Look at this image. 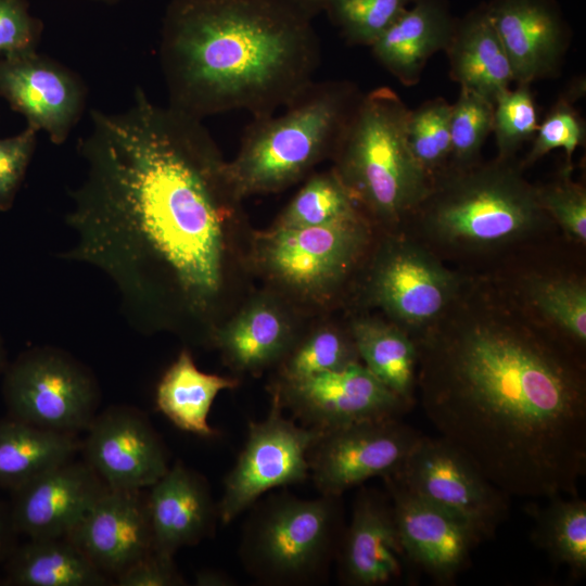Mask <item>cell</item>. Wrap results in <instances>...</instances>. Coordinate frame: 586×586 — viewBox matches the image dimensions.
<instances>
[{"label": "cell", "mask_w": 586, "mask_h": 586, "mask_svg": "<svg viewBox=\"0 0 586 586\" xmlns=\"http://www.w3.org/2000/svg\"><path fill=\"white\" fill-rule=\"evenodd\" d=\"M392 501L400 544L409 563L440 582L451 581L482 539L464 521L382 477Z\"/></svg>", "instance_id": "e0dca14e"}, {"label": "cell", "mask_w": 586, "mask_h": 586, "mask_svg": "<svg viewBox=\"0 0 586 586\" xmlns=\"http://www.w3.org/2000/svg\"><path fill=\"white\" fill-rule=\"evenodd\" d=\"M37 132L27 125L16 136L0 139V212L13 206L36 148Z\"/></svg>", "instance_id": "60d3db41"}, {"label": "cell", "mask_w": 586, "mask_h": 586, "mask_svg": "<svg viewBox=\"0 0 586 586\" xmlns=\"http://www.w3.org/2000/svg\"><path fill=\"white\" fill-rule=\"evenodd\" d=\"M198 586H231L233 581L225 573L215 570H202L195 574Z\"/></svg>", "instance_id": "ee69618b"}, {"label": "cell", "mask_w": 586, "mask_h": 586, "mask_svg": "<svg viewBox=\"0 0 586 586\" xmlns=\"http://www.w3.org/2000/svg\"><path fill=\"white\" fill-rule=\"evenodd\" d=\"M546 500L527 509L534 519L532 538L555 563L579 578L586 573V501L578 495Z\"/></svg>", "instance_id": "f546056e"}, {"label": "cell", "mask_w": 586, "mask_h": 586, "mask_svg": "<svg viewBox=\"0 0 586 586\" xmlns=\"http://www.w3.org/2000/svg\"><path fill=\"white\" fill-rule=\"evenodd\" d=\"M456 22L446 0H415L370 47L372 54L402 85L415 86L429 59L448 47Z\"/></svg>", "instance_id": "603a6c76"}, {"label": "cell", "mask_w": 586, "mask_h": 586, "mask_svg": "<svg viewBox=\"0 0 586 586\" xmlns=\"http://www.w3.org/2000/svg\"><path fill=\"white\" fill-rule=\"evenodd\" d=\"M359 213V206L334 169L313 176L284 208L276 226L327 225Z\"/></svg>", "instance_id": "1f68e13d"}, {"label": "cell", "mask_w": 586, "mask_h": 586, "mask_svg": "<svg viewBox=\"0 0 586 586\" xmlns=\"http://www.w3.org/2000/svg\"><path fill=\"white\" fill-rule=\"evenodd\" d=\"M7 367V353L3 344V340L0 335V373L4 371Z\"/></svg>", "instance_id": "bcb514c9"}, {"label": "cell", "mask_w": 586, "mask_h": 586, "mask_svg": "<svg viewBox=\"0 0 586 586\" xmlns=\"http://www.w3.org/2000/svg\"><path fill=\"white\" fill-rule=\"evenodd\" d=\"M174 557L150 551L116 576L119 586H176L184 581Z\"/></svg>", "instance_id": "b9f144b4"}, {"label": "cell", "mask_w": 586, "mask_h": 586, "mask_svg": "<svg viewBox=\"0 0 586 586\" xmlns=\"http://www.w3.org/2000/svg\"><path fill=\"white\" fill-rule=\"evenodd\" d=\"M522 169L513 158L497 157L446 169L413 216L432 243L449 250H488L520 240L550 220Z\"/></svg>", "instance_id": "5b68a950"}, {"label": "cell", "mask_w": 586, "mask_h": 586, "mask_svg": "<svg viewBox=\"0 0 586 586\" xmlns=\"http://www.w3.org/2000/svg\"><path fill=\"white\" fill-rule=\"evenodd\" d=\"M275 391L292 417L319 431L366 420L400 418L411 407L361 362L302 381L283 382Z\"/></svg>", "instance_id": "5bb4252c"}, {"label": "cell", "mask_w": 586, "mask_h": 586, "mask_svg": "<svg viewBox=\"0 0 586 586\" xmlns=\"http://www.w3.org/2000/svg\"><path fill=\"white\" fill-rule=\"evenodd\" d=\"M42 23L33 16L26 0H0V56L36 51Z\"/></svg>", "instance_id": "ab89813d"}, {"label": "cell", "mask_w": 586, "mask_h": 586, "mask_svg": "<svg viewBox=\"0 0 586 586\" xmlns=\"http://www.w3.org/2000/svg\"><path fill=\"white\" fill-rule=\"evenodd\" d=\"M445 52L450 78L460 88L470 89L493 104L514 82L509 59L486 4L457 20Z\"/></svg>", "instance_id": "cb8c5ba5"}, {"label": "cell", "mask_w": 586, "mask_h": 586, "mask_svg": "<svg viewBox=\"0 0 586 586\" xmlns=\"http://www.w3.org/2000/svg\"><path fill=\"white\" fill-rule=\"evenodd\" d=\"M146 495L153 550L175 552L202 540L218 515L205 480L177 462Z\"/></svg>", "instance_id": "7402d4cb"}, {"label": "cell", "mask_w": 586, "mask_h": 586, "mask_svg": "<svg viewBox=\"0 0 586 586\" xmlns=\"http://www.w3.org/2000/svg\"><path fill=\"white\" fill-rule=\"evenodd\" d=\"M571 166L560 176L542 187H536L538 202L546 215L558 224L572 239L586 241V191L571 179Z\"/></svg>", "instance_id": "f35d334b"}, {"label": "cell", "mask_w": 586, "mask_h": 586, "mask_svg": "<svg viewBox=\"0 0 586 586\" xmlns=\"http://www.w3.org/2000/svg\"><path fill=\"white\" fill-rule=\"evenodd\" d=\"M92 1L101 2V3H105V4H116V3H118L120 0H92Z\"/></svg>", "instance_id": "7dc6e473"}, {"label": "cell", "mask_w": 586, "mask_h": 586, "mask_svg": "<svg viewBox=\"0 0 586 586\" xmlns=\"http://www.w3.org/2000/svg\"><path fill=\"white\" fill-rule=\"evenodd\" d=\"M15 530L11 520L10 509L0 501V561L10 555Z\"/></svg>", "instance_id": "7bdbcfd3"}, {"label": "cell", "mask_w": 586, "mask_h": 586, "mask_svg": "<svg viewBox=\"0 0 586 586\" xmlns=\"http://www.w3.org/2000/svg\"><path fill=\"white\" fill-rule=\"evenodd\" d=\"M66 538L104 574L117 576L153 550L146 496L107 487Z\"/></svg>", "instance_id": "ffe728a7"}, {"label": "cell", "mask_w": 586, "mask_h": 586, "mask_svg": "<svg viewBox=\"0 0 586 586\" xmlns=\"http://www.w3.org/2000/svg\"><path fill=\"white\" fill-rule=\"evenodd\" d=\"M351 335L361 364L387 388L412 406L417 387L415 340L396 323L357 320Z\"/></svg>", "instance_id": "f1b7e54d"}, {"label": "cell", "mask_w": 586, "mask_h": 586, "mask_svg": "<svg viewBox=\"0 0 586 586\" xmlns=\"http://www.w3.org/2000/svg\"><path fill=\"white\" fill-rule=\"evenodd\" d=\"M415 0H328L323 13L348 44L371 47Z\"/></svg>", "instance_id": "d590c367"}, {"label": "cell", "mask_w": 586, "mask_h": 586, "mask_svg": "<svg viewBox=\"0 0 586 586\" xmlns=\"http://www.w3.org/2000/svg\"><path fill=\"white\" fill-rule=\"evenodd\" d=\"M3 372V399L13 418L76 434L86 431L97 415L100 390L94 375L61 348H29Z\"/></svg>", "instance_id": "ba28073f"}, {"label": "cell", "mask_w": 586, "mask_h": 586, "mask_svg": "<svg viewBox=\"0 0 586 586\" xmlns=\"http://www.w3.org/2000/svg\"><path fill=\"white\" fill-rule=\"evenodd\" d=\"M0 97L28 126L62 144L81 116L86 89L68 68L34 51L0 56Z\"/></svg>", "instance_id": "2e32d148"}, {"label": "cell", "mask_w": 586, "mask_h": 586, "mask_svg": "<svg viewBox=\"0 0 586 586\" xmlns=\"http://www.w3.org/2000/svg\"><path fill=\"white\" fill-rule=\"evenodd\" d=\"M526 298L544 328L576 352L585 347L586 286L581 279L534 278L526 286Z\"/></svg>", "instance_id": "4dcf8cb0"}, {"label": "cell", "mask_w": 586, "mask_h": 586, "mask_svg": "<svg viewBox=\"0 0 586 586\" xmlns=\"http://www.w3.org/2000/svg\"><path fill=\"white\" fill-rule=\"evenodd\" d=\"M409 111L388 87L361 94L333 155L358 206L386 224L413 216L434 183L409 148Z\"/></svg>", "instance_id": "8992f818"}, {"label": "cell", "mask_w": 586, "mask_h": 586, "mask_svg": "<svg viewBox=\"0 0 586 586\" xmlns=\"http://www.w3.org/2000/svg\"><path fill=\"white\" fill-rule=\"evenodd\" d=\"M361 213L314 227L275 226L259 242L267 271L293 290L323 293L348 272L367 242Z\"/></svg>", "instance_id": "7c38bea8"}, {"label": "cell", "mask_w": 586, "mask_h": 586, "mask_svg": "<svg viewBox=\"0 0 586 586\" xmlns=\"http://www.w3.org/2000/svg\"><path fill=\"white\" fill-rule=\"evenodd\" d=\"M238 384L237 379L201 371L191 353L183 349L156 387V407L178 429L214 437L217 433L208 423L211 407L219 392Z\"/></svg>", "instance_id": "d4e9b609"}, {"label": "cell", "mask_w": 586, "mask_h": 586, "mask_svg": "<svg viewBox=\"0 0 586 586\" xmlns=\"http://www.w3.org/2000/svg\"><path fill=\"white\" fill-rule=\"evenodd\" d=\"M421 436L400 418L320 431L308 451L309 476L321 495L341 497L369 479L397 472Z\"/></svg>", "instance_id": "8fae6325"}, {"label": "cell", "mask_w": 586, "mask_h": 586, "mask_svg": "<svg viewBox=\"0 0 586 586\" xmlns=\"http://www.w3.org/2000/svg\"><path fill=\"white\" fill-rule=\"evenodd\" d=\"M361 362L352 335L332 328L315 331L291 353L282 367L283 382H297Z\"/></svg>", "instance_id": "e575fe53"}, {"label": "cell", "mask_w": 586, "mask_h": 586, "mask_svg": "<svg viewBox=\"0 0 586 586\" xmlns=\"http://www.w3.org/2000/svg\"><path fill=\"white\" fill-rule=\"evenodd\" d=\"M106 488L86 461L63 462L12 492L14 530L34 539L67 537Z\"/></svg>", "instance_id": "d6986e66"}, {"label": "cell", "mask_w": 586, "mask_h": 586, "mask_svg": "<svg viewBox=\"0 0 586 586\" xmlns=\"http://www.w3.org/2000/svg\"><path fill=\"white\" fill-rule=\"evenodd\" d=\"M408 491L492 538L509 512L508 496L447 441L422 435L393 474Z\"/></svg>", "instance_id": "9c48e42d"}, {"label": "cell", "mask_w": 586, "mask_h": 586, "mask_svg": "<svg viewBox=\"0 0 586 586\" xmlns=\"http://www.w3.org/2000/svg\"><path fill=\"white\" fill-rule=\"evenodd\" d=\"M570 92L559 98L556 104L546 115L533 138V144L526 154L521 167H527L555 149H563L566 162L571 158L578 146L585 141V124L576 112L573 103L576 98L584 93L579 86L572 88Z\"/></svg>", "instance_id": "74e56055"}, {"label": "cell", "mask_w": 586, "mask_h": 586, "mask_svg": "<svg viewBox=\"0 0 586 586\" xmlns=\"http://www.w3.org/2000/svg\"><path fill=\"white\" fill-rule=\"evenodd\" d=\"M370 284L374 301L415 336L445 314L461 289L457 276L409 240L394 241L385 249Z\"/></svg>", "instance_id": "4fadbf2b"}, {"label": "cell", "mask_w": 586, "mask_h": 586, "mask_svg": "<svg viewBox=\"0 0 586 586\" xmlns=\"http://www.w3.org/2000/svg\"><path fill=\"white\" fill-rule=\"evenodd\" d=\"M309 18L323 13L328 0H284Z\"/></svg>", "instance_id": "f6af8a7d"}, {"label": "cell", "mask_w": 586, "mask_h": 586, "mask_svg": "<svg viewBox=\"0 0 586 586\" xmlns=\"http://www.w3.org/2000/svg\"><path fill=\"white\" fill-rule=\"evenodd\" d=\"M341 578L351 586H375L397 579L408 563L390 496L360 489L337 548Z\"/></svg>", "instance_id": "44dd1931"}, {"label": "cell", "mask_w": 586, "mask_h": 586, "mask_svg": "<svg viewBox=\"0 0 586 586\" xmlns=\"http://www.w3.org/2000/svg\"><path fill=\"white\" fill-rule=\"evenodd\" d=\"M451 104L434 98L410 110L407 119V140L420 166L433 179L447 167L450 155Z\"/></svg>", "instance_id": "d6a6232c"}, {"label": "cell", "mask_w": 586, "mask_h": 586, "mask_svg": "<svg viewBox=\"0 0 586 586\" xmlns=\"http://www.w3.org/2000/svg\"><path fill=\"white\" fill-rule=\"evenodd\" d=\"M277 392L268 416L251 421L245 445L224 481L217 505L224 524L238 518L266 492L309 477L308 451L319 430L283 416Z\"/></svg>", "instance_id": "30bf717a"}, {"label": "cell", "mask_w": 586, "mask_h": 586, "mask_svg": "<svg viewBox=\"0 0 586 586\" xmlns=\"http://www.w3.org/2000/svg\"><path fill=\"white\" fill-rule=\"evenodd\" d=\"M160 58L170 106L258 118L315 81L321 48L313 20L284 0H171Z\"/></svg>", "instance_id": "3957f363"}, {"label": "cell", "mask_w": 586, "mask_h": 586, "mask_svg": "<svg viewBox=\"0 0 586 586\" xmlns=\"http://www.w3.org/2000/svg\"><path fill=\"white\" fill-rule=\"evenodd\" d=\"M530 84H517L494 102L493 130L500 160H512L518 150L533 140L537 129V113Z\"/></svg>", "instance_id": "8d00e7d4"}, {"label": "cell", "mask_w": 586, "mask_h": 586, "mask_svg": "<svg viewBox=\"0 0 586 586\" xmlns=\"http://www.w3.org/2000/svg\"><path fill=\"white\" fill-rule=\"evenodd\" d=\"M214 340L231 367L256 371L288 354L292 335L279 310L256 303L218 329Z\"/></svg>", "instance_id": "83f0119b"}, {"label": "cell", "mask_w": 586, "mask_h": 586, "mask_svg": "<svg viewBox=\"0 0 586 586\" xmlns=\"http://www.w3.org/2000/svg\"><path fill=\"white\" fill-rule=\"evenodd\" d=\"M339 499L282 494L265 500L247 520L241 544L242 560L251 574L282 585L318 577L343 533Z\"/></svg>", "instance_id": "52a82bcc"}, {"label": "cell", "mask_w": 586, "mask_h": 586, "mask_svg": "<svg viewBox=\"0 0 586 586\" xmlns=\"http://www.w3.org/2000/svg\"><path fill=\"white\" fill-rule=\"evenodd\" d=\"M86 431L80 450L109 488L142 491L169 469L158 435L133 408H107L95 415Z\"/></svg>", "instance_id": "9a60e30c"}, {"label": "cell", "mask_w": 586, "mask_h": 586, "mask_svg": "<svg viewBox=\"0 0 586 586\" xmlns=\"http://www.w3.org/2000/svg\"><path fill=\"white\" fill-rule=\"evenodd\" d=\"M486 9L515 84L531 85L559 74L571 30L556 0H492Z\"/></svg>", "instance_id": "ac0fdd59"}, {"label": "cell", "mask_w": 586, "mask_h": 586, "mask_svg": "<svg viewBox=\"0 0 586 586\" xmlns=\"http://www.w3.org/2000/svg\"><path fill=\"white\" fill-rule=\"evenodd\" d=\"M80 448L76 434L39 428L11 416L0 419V487L13 492L74 459Z\"/></svg>", "instance_id": "484cf974"}, {"label": "cell", "mask_w": 586, "mask_h": 586, "mask_svg": "<svg viewBox=\"0 0 586 586\" xmlns=\"http://www.w3.org/2000/svg\"><path fill=\"white\" fill-rule=\"evenodd\" d=\"M413 340L422 408L442 438L508 497L578 495L586 378L576 351L475 288Z\"/></svg>", "instance_id": "7a4b0ae2"}, {"label": "cell", "mask_w": 586, "mask_h": 586, "mask_svg": "<svg viewBox=\"0 0 586 586\" xmlns=\"http://www.w3.org/2000/svg\"><path fill=\"white\" fill-rule=\"evenodd\" d=\"M78 142L86 164L59 254L90 265L116 286L142 332L177 314L208 313L224 276L225 222L241 196L202 119L161 106L137 88L123 112H90Z\"/></svg>", "instance_id": "6da1fadb"}, {"label": "cell", "mask_w": 586, "mask_h": 586, "mask_svg": "<svg viewBox=\"0 0 586 586\" xmlns=\"http://www.w3.org/2000/svg\"><path fill=\"white\" fill-rule=\"evenodd\" d=\"M5 584L103 586L110 579L68 538H29L8 556Z\"/></svg>", "instance_id": "4316f807"}, {"label": "cell", "mask_w": 586, "mask_h": 586, "mask_svg": "<svg viewBox=\"0 0 586 586\" xmlns=\"http://www.w3.org/2000/svg\"><path fill=\"white\" fill-rule=\"evenodd\" d=\"M360 97L349 81H314L281 114L253 118L228 162L237 193L242 198L285 189L333 157Z\"/></svg>", "instance_id": "277c9868"}, {"label": "cell", "mask_w": 586, "mask_h": 586, "mask_svg": "<svg viewBox=\"0 0 586 586\" xmlns=\"http://www.w3.org/2000/svg\"><path fill=\"white\" fill-rule=\"evenodd\" d=\"M493 113L491 101L460 88L457 101L451 104L450 155L446 169H463L480 162L481 149L493 130Z\"/></svg>", "instance_id": "836d02e7"}]
</instances>
